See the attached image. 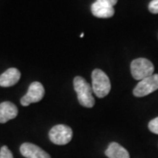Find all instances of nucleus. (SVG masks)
I'll list each match as a JSON object with an SVG mask.
<instances>
[{
    "label": "nucleus",
    "mask_w": 158,
    "mask_h": 158,
    "mask_svg": "<svg viewBox=\"0 0 158 158\" xmlns=\"http://www.w3.org/2000/svg\"><path fill=\"white\" fill-rule=\"evenodd\" d=\"M131 74L135 80L141 81L154 74V64L146 58H137L131 62Z\"/></svg>",
    "instance_id": "nucleus-3"
},
{
    "label": "nucleus",
    "mask_w": 158,
    "mask_h": 158,
    "mask_svg": "<svg viewBox=\"0 0 158 158\" xmlns=\"http://www.w3.org/2000/svg\"><path fill=\"white\" fill-rule=\"evenodd\" d=\"M17 106L11 102L6 101L0 104V123H6L7 121L16 118L18 115Z\"/></svg>",
    "instance_id": "nucleus-10"
},
{
    "label": "nucleus",
    "mask_w": 158,
    "mask_h": 158,
    "mask_svg": "<svg viewBox=\"0 0 158 158\" xmlns=\"http://www.w3.org/2000/svg\"><path fill=\"white\" fill-rule=\"evenodd\" d=\"M148 10L153 14L158 13V0H152L148 4Z\"/></svg>",
    "instance_id": "nucleus-14"
},
{
    "label": "nucleus",
    "mask_w": 158,
    "mask_h": 158,
    "mask_svg": "<svg viewBox=\"0 0 158 158\" xmlns=\"http://www.w3.org/2000/svg\"><path fill=\"white\" fill-rule=\"evenodd\" d=\"M90 10L95 17L100 19H108L114 15L113 6L100 1H95L91 5Z\"/></svg>",
    "instance_id": "nucleus-8"
},
{
    "label": "nucleus",
    "mask_w": 158,
    "mask_h": 158,
    "mask_svg": "<svg viewBox=\"0 0 158 158\" xmlns=\"http://www.w3.org/2000/svg\"><path fill=\"white\" fill-rule=\"evenodd\" d=\"M91 79L93 93L99 98L107 96L111 90V83L107 75L101 69H96L91 73Z\"/></svg>",
    "instance_id": "nucleus-2"
},
{
    "label": "nucleus",
    "mask_w": 158,
    "mask_h": 158,
    "mask_svg": "<svg viewBox=\"0 0 158 158\" xmlns=\"http://www.w3.org/2000/svg\"><path fill=\"white\" fill-rule=\"evenodd\" d=\"M74 89L77 92V99L82 106L87 108L93 107L95 99L92 96V87L85 78L76 77L74 78Z\"/></svg>",
    "instance_id": "nucleus-1"
},
{
    "label": "nucleus",
    "mask_w": 158,
    "mask_h": 158,
    "mask_svg": "<svg viewBox=\"0 0 158 158\" xmlns=\"http://www.w3.org/2000/svg\"><path fill=\"white\" fill-rule=\"evenodd\" d=\"M21 74L16 68H10L0 75V86L11 87L16 85L20 79Z\"/></svg>",
    "instance_id": "nucleus-9"
},
{
    "label": "nucleus",
    "mask_w": 158,
    "mask_h": 158,
    "mask_svg": "<svg viewBox=\"0 0 158 158\" xmlns=\"http://www.w3.org/2000/svg\"><path fill=\"white\" fill-rule=\"evenodd\" d=\"M96 1H100V2H104V3H106L108 5H110V6H114L116 4H117V2H118V0H96Z\"/></svg>",
    "instance_id": "nucleus-15"
},
{
    "label": "nucleus",
    "mask_w": 158,
    "mask_h": 158,
    "mask_svg": "<svg viewBox=\"0 0 158 158\" xmlns=\"http://www.w3.org/2000/svg\"><path fill=\"white\" fill-rule=\"evenodd\" d=\"M84 36H85V34H81V35H80V37H81V38H83Z\"/></svg>",
    "instance_id": "nucleus-16"
},
{
    "label": "nucleus",
    "mask_w": 158,
    "mask_h": 158,
    "mask_svg": "<svg viewBox=\"0 0 158 158\" xmlns=\"http://www.w3.org/2000/svg\"><path fill=\"white\" fill-rule=\"evenodd\" d=\"M0 158H13L12 153L7 146H3L0 148Z\"/></svg>",
    "instance_id": "nucleus-12"
},
{
    "label": "nucleus",
    "mask_w": 158,
    "mask_h": 158,
    "mask_svg": "<svg viewBox=\"0 0 158 158\" xmlns=\"http://www.w3.org/2000/svg\"><path fill=\"white\" fill-rule=\"evenodd\" d=\"M158 90V74H153L152 76L141 80L135 88L133 90V93L135 97H144Z\"/></svg>",
    "instance_id": "nucleus-5"
},
{
    "label": "nucleus",
    "mask_w": 158,
    "mask_h": 158,
    "mask_svg": "<svg viewBox=\"0 0 158 158\" xmlns=\"http://www.w3.org/2000/svg\"><path fill=\"white\" fill-rule=\"evenodd\" d=\"M50 141L56 145H66L72 139V129L65 125H56L49 131Z\"/></svg>",
    "instance_id": "nucleus-4"
},
{
    "label": "nucleus",
    "mask_w": 158,
    "mask_h": 158,
    "mask_svg": "<svg viewBox=\"0 0 158 158\" xmlns=\"http://www.w3.org/2000/svg\"><path fill=\"white\" fill-rule=\"evenodd\" d=\"M45 94L43 85L39 82H34L29 86L28 90L25 96L20 99V104L23 106H28L32 103H37L40 101Z\"/></svg>",
    "instance_id": "nucleus-6"
},
{
    "label": "nucleus",
    "mask_w": 158,
    "mask_h": 158,
    "mask_svg": "<svg viewBox=\"0 0 158 158\" xmlns=\"http://www.w3.org/2000/svg\"><path fill=\"white\" fill-rule=\"evenodd\" d=\"M148 129L154 134L158 135V117L150 120V122L148 123Z\"/></svg>",
    "instance_id": "nucleus-13"
},
{
    "label": "nucleus",
    "mask_w": 158,
    "mask_h": 158,
    "mask_svg": "<svg viewBox=\"0 0 158 158\" xmlns=\"http://www.w3.org/2000/svg\"><path fill=\"white\" fill-rule=\"evenodd\" d=\"M108 158H130L128 151L117 142H112L106 150Z\"/></svg>",
    "instance_id": "nucleus-11"
},
{
    "label": "nucleus",
    "mask_w": 158,
    "mask_h": 158,
    "mask_svg": "<svg viewBox=\"0 0 158 158\" xmlns=\"http://www.w3.org/2000/svg\"><path fill=\"white\" fill-rule=\"evenodd\" d=\"M19 150L21 155L26 158H51L50 156L42 148L29 142L23 143Z\"/></svg>",
    "instance_id": "nucleus-7"
}]
</instances>
